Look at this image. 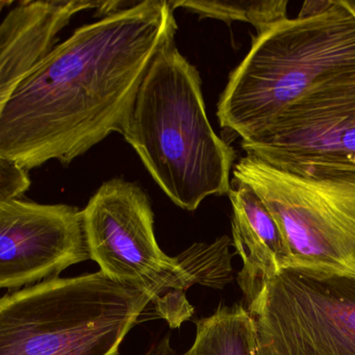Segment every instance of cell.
Listing matches in <instances>:
<instances>
[{
	"label": "cell",
	"mask_w": 355,
	"mask_h": 355,
	"mask_svg": "<svg viewBox=\"0 0 355 355\" xmlns=\"http://www.w3.org/2000/svg\"><path fill=\"white\" fill-rule=\"evenodd\" d=\"M89 259L78 207L21 199L0 202V288L12 292L53 279Z\"/></svg>",
	"instance_id": "9"
},
{
	"label": "cell",
	"mask_w": 355,
	"mask_h": 355,
	"mask_svg": "<svg viewBox=\"0 0 355 355\" xmlns=\"http://www.w3.org/2000/svg\"><path fill=\"white\" fill-rule=\"evenodd\" d=\"M174 9H184L200 16V18L221 20L230 24L243 21L255 26L257 33L271 24L286 19V0H244V1H171Z\"/></svg>",
	"instance_id": "13"
},
{
	"label": "cell",
	"mask_w": 355,
	"mask_h": 355,
	"mask_svg": "<svg viewBox=\"0 0 355 355\" xmlns=\"http://www.w3.org/2000/svg\"><path fill=\"white\" fill-rule=\"evenodd\" d=\"M355 82V1H305L253 37L218 103L222 128L248 138L302 97Z\"/></svg>",
	"instance_id": "2"
},
{
	"label": "cell",
	"mask_w": 355,
	"mask_h": 355,
	"mask_svg": "<svg viewBox=\"0 0 355 355\" xmlns=\"http://www.w3.org/2000/svg\"><path fill=\"white\" fill-rule=\"evenodd\" d=\"M83 214L91 259L112 279L150 297L172 328L192 315L189 288L201 284L221 290L232 280L230 236L196 243L175 257L162 250L150 199L136 182H103Z\"/></svg>",
	"instance_id": "4"
},
{
	"label": "cell",
	"mask_w": 355,
	"mask_h": 355,
	"mask_svg": "<svg viewBox=\"0 0 355 355\" xmlns=\"http://www.w3.org/2000/svg\"><path fill=\"white\" fill-rule=\"evenodd\" d=\"M269 207L288 245V268L355 277V173L298 176L251 155L234 166Z\"/></svg>",
	"instance_id": "6"
},
{
	"label": "cell",
	"mask_w": 355,
	"mask_h": 355,
	"mask_svg": "<svg viewBox=\"0 0 355 355\" xmlns=\"http://www.w3.org/2000/svg\"><path fill=\"white\" fill-rule=\"evenodd\" d=\"M247 155L298 176L355 173V82L302 97L248 138Z\"/></svg>",
	"instance_id": "8"
},
{
	"label": "cell",
	"mask_w": 355,
	"mask_h": 355,
	"mask_svg": "<svg viewBox=\"0 0 355 355\" xmlns=\"http://www.w3.org/2000/svg\"><path fill=\"white\" fill-rule=\"evenodd\" d=\"M121 135L172 202L193 211L230 193L236 153L211 128L198 70L175 36L153 58Z\"/></svg>",
	"instance_id": "3"
},
{
	"label": "cell",
	"mask_w": 355,
	"mask_h": 355,
	"mask_svg": "<svg viewBox=\"0 0 355 355\" xmlns=\"http://www.w3.org/2000/svg\"><path fill=\"white\" fill-rule=\"evenodd\" d=\"M30 187L28 170L15 161L0 157V202L20 199Z\"/></svg>",
	"instance_id": "14"
},
{
	"label": "cell",
	"mask_w": 355,
	"mask_h": 355,
	"mask_svg": "<svg viewBox=\"0 0 355 355\" xmlns=\"http://www.w3.org/2000/svg\"><path fill=\"white\" fill-rule=\"evenodd\" d=\"M143 355H180L173 348L170 343V336H166L159 342L149 348L145 354Z\"/></svg>",
	"instance_id": "15"
},
{
	"label": "cell",
	"mask_w": 355,
	"mask_h": 355,
	"mask_svg": "<svg viewBox=\"0 0 355 355\" xmlns=\"http://www.w3.org/2000/svg\"><path fill=\"white\" fill-rule=\"evenodd\" d=\"M171 1L145 0L78 28L0 105V157L24 169L68 166L121 134L141 83L178 24Z\"/></svg>",
	"instance_id": "1"
},
{
	"label": "cell",
	"mask_w": 355,
	"mask_h": 355,
	"mask_svg": "<svg viewBox=\"0 0 355 355\" xmlns=\"http://www.w3.org/2000/svg\"><path fill=\"white\" fill-rule=\"evenodd\" d=\"M232 244L243 261L238 284L247 303L263 284L288 269V245L274 216L259 194L246 182L232 178Z\"/></svg>",
	"instance_id": "11"
},
{
	"label": "cell",
	"mask_w": 355,
	"mask_h": 355,
	"mask_svg": "<svg viewBox=\"0 0 355 355\" xmlns=\"http://www.w3.org/2000/svg\"><path fill=\"white\" fill-rule=\"evenodd\" d=\"M122 1H20L0 24V105L57 47V37L74 15L96 10L101 17L128 7Z\"/></svg>",
	"instance_id": "10"
},
{
	"label": "cell",
	"mask_w": 355,
	"mask_h": 355,
	"mask_svg": "<svg viewBox=\"0 0 355 355\" xmlns=\"http://www.w3.org/2000/svg\"><path fill=\"white\" fill-rule=\"evenodd\" d=\"M184 355H257V332L248 309L220 304L196 321V338Z\"/></svg>",
	"instance_id": "12"
},
{
	"label": "cell",
	"mask_w": 355,
	"mask_h": 355,
	"mask_svg": "<svg viewBox=\"0 0 355 355\" xmlns=\"http://www.w3.org/2000/svg\"><path fill=\"white\" fill-rule=\"evenodd\" d=\"M257 355H355V277L288 268L247 303Z\"/></svg>",
	"instance_id": "7"
},
{
	"label": "cell",
	"mask_w": 355,
	"mask_h": 355,
	"mask_svg": "<svg viewBox=\"0 0 355 355\" xmlns=\"http://www.w3.org/2000/svg\"><path fill=\"white\" fill-rule=\"evenodd\" d=\"M150 302L103 271L12 291L0 300V355H119Z\"/></svg>",
	"instance_id": "5"
}]
</instances>
